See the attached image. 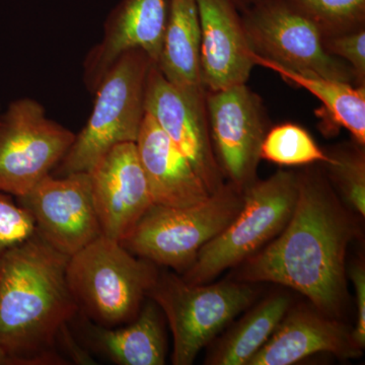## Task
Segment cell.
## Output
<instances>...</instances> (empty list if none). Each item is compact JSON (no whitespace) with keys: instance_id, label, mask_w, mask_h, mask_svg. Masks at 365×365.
I'll use <instances>...</instances> for the list:
<instances>
[{"instance_id":"1","label":"cell","mask_w":365,"mask_h":365,"mask_svg":"<svg viewBox=\"0 0 365 365\" xmlns=\"http://www.w3.org/2000/svg\"><path fill=\"white\" fill-rule=\"evenodd\" d=\"M299 175V193L287 227L242 262L239 281L271 282L297 290L327 316L347 297L346 253L356 234L352 215L318 168Z\"/></svg>"},{"instance_id":"2","label":"cell","mask_w":365,"mask_h":365,"mask_svg":"<svg viewBox=\"0 0 365 365\" xmlns=\"http://www.w3.org/2000/svg\"><path fill=\"white\" fill-rule=\"evenodd\" d=\"M69 256L37 230L0 260V346L14 365H66L60 329L78 316L66 270Z\"/></svg>"},{"instance_id":"3","label":"cell","mask_w":365,"mask_h":365,"mask_svg":"<svg viewBox=\"0 0 365 365\" xmlns=\"http://www.w3.org/2000/svg\"><path fill=\"white\" fill-rule=\"evenodd\" d=\"M158 274L155 264L101 235L69 257L66 278L81 316L117 327L136 319Z\"/></svg>"},{"instance_id":"4","label":"cell","mask_w":365,"mask_h":365,"mask_svg":"<svg viewBox=\"0 0 365 365\" xmlns=\"http://www.w3.org/2000/svg\"><path fill=\"white\" fill-rule=\"evenodd\" d=\"M244 203V190L227 182L202 202L172 207L153 203L120 244L132 254L186 272L199 251L234 220Z\"/></svg>"},{"instance_id":"5","label":"cell","mask_w":365,"mask_h":365,"mask_svg":"<svg viewBox=\"0 0 365 365\" xmlns=\"http://www.w3.org/2000/svg\"><path fill=\"white\" fill-rule=\"evenodd\" d=\"M155 63L140 49L126 51L105 74L96 91L95 106L83 130L58 163L60 177L90 172L118 144L136 143L145 116L148 72Z\"/></svg>"},{"instance_id":"6","label":"cell","mask_w":365,"mask_h":365,"mask_svg":"<svg viewBox=\"0 0 365 365\" xmlns=\"http://www.w3.org/2000/svg\"><path fill=\"white\" fill-rule=\"evenodd\" d=\"M299 193V175L279 170L244 189V203L234 220L197 255L182 274L189 284L210 283L223 271L241 265L287 227Z\"/></svg>"},{"instance_id":"7","label":"cell","mask_w":365,"mask_h":365,"mask_svg":"<svg viewBox=\"0 0 365 365\" xmlns=\"http://www.w3.org/2000/svg\"><path fill=\"white\" fill-rule=\"evenodd\" d=\"M242 281L189 284L178 273L163 271L148 292L165 314L174 339L172 362L191 365L199 352L257 297Z\"/></svg>"},{"instance_id":"8","label":"cell","mask_w":365,"mask_h":365,"mask_svg":"<svg viewBox=\"0 0 365 365\" xmlns=\"http://www.w3.org/2000/svg\"><path fill=\"white\" fill-rule=\"evenodd\" d=\"M241 14L255 54L297 73L355 85L350 66L326 52L318 29L287 0H261Z\"/></svg>"},{"instance_id":"9","label":"cell","mask_w":365,"mask_h":365,"mask_svg":"<svg viewBox=\"0 0 365 365\" xmlns=\"http://www.w3.org/2000/svg\"><path fill=\"white\" fill-rule=\"evenodd\" d=\"M76 134L46 115L33 98L14 101L0 114V191L25 195L66 157Z\"/></svg>"},{"instance_id":"10","label":"cell","mask_w":365,"mask_h":365,"mask_svg":"<svg viewBox=\"0 0 365 365\" xmlns=\"http://www.w3.org/2000/svg\"><path fill=\"white\" fill-rule=\"evenodd\" d=\"M205 101L211 143L223 177L246 189L257 180L269 130L263 100L244 83L206 91Z\"/></svg>"},{"instance_id":"11","label":"cell","mask_w":365,"mask_h":365,"mask_svg":"<svg viewBox=\"0 0 365 365\" xmlns=\"http://www.w3.org/2000/svg\"><path fill=\"white\" fill-rule=\"evenodd\" d=\"M16 203L32 215L38 234L67 256L102 235L88 172L48 175Z\"/></svg>"},{"instance_id":"12","label":"cell","mask_w":365,"mask_h":365,"mask_svg":"<svg viewBox=\"0 0 365 365\" xmlns=\"http://www.w3.org/2000/svg\"><path fill=\"white\" fill-rule=\"evenodd\" d=\"M206 95L182 93L151 66L145 88V111L157 121L212 194L225 184L209 133Z\"/></svg>"},{"instance_id":"13","label":"cell","mask_w":365,"mask_h":365,"mask_svg":"<svg viewBox=\"0 0 365 365\" xmlns=\"http://www.w3.org/2000/svg\"><path fill=\"white\" fill-rule=\"evenodd\" d=\"M88 173L102 235L120 242L153 204L135 143L114 146Z\"/></svg>"},{"instance_id":"14","label":"cell","mask_w":365,"mask_h":365,"mask_svg":"<svg viewBox=\"0 0 365 365\" xmlns=\"http://www.w3.org/2000/svg\"><path fill=\"white\" fill-rule=\"evenodd\" d=\"M170 0H121L106 20L104 36L86 55L83 81L95 95L105 74L123 53L140 49L158 64Z\"/></svg>"},{"instance_id":"15","label":"cell","mask_w":365,"mask_h":365,"mask_svg":"<svg viewBox=\"0 0 365 365\" xmlns=\"http://www.w3.org/2000/svg\"><path fill=\"white\" fill-rule=\"evenodd\" d=\"M201 81L206 91L248 83L255 63L242 14L232 0H196Z\"/></svg>"},{"instance_id":"16","label":"cell","mask_w":365,"mask_h":365,"mask_svg":"<svg viewBox=\"0 0 365 365\" xmlns=\"http://www.w3.org/2000/svg\"><path fill=\"white\" fill-rule=\"evenodd\" d=\"M317 353L356 359L362 349L344 324L317 309L300 307L287 312L248 365H290Z\"/></svg>"},{"instance_id":"17","label":"cell","mask_w":365,"mask_h":365,"mask_svg":"<svg viewBox=\"0 0 365 365\" xmlns=\"http://www.w3.org/2000/svg\"><path fill=\"white\" fill-rule=\"evenodd\" d=\"M135 144L153 203L186 207L210 195L191 163L148 113Z\"/></svg>"},{"instance_id":"18","label":"cell","mask_w":365,"mask_h":365,"mask_svg":"<svg viewBox=\"0 0 365 365\" xmlns=\"http://www.w3.org/2000/svg\"><path fill=\"white\" fill-rule=\"evenodd\" d=\"M81 316L85 343L93 351L119 365H163L167 339L158 306L151 300L123 328L104 327Z\"/></svg>"},{"instance_id":"19","label":"cell","mask_w":365,"mask_h":365,"mask_svg":"<svg viewBox=\"0 0 365 365\" xmlns=\"http://www.w3.org/2000/svg\"><path fill=\"white\" fill-rule=\"evenodd\" d=\"M200 20L196 0H170L158 67L182 93L205 96L200 71Z\"/></svg>"},{"instance_id":"20","label":"cell","mask_w":365,"mask_h":365,"mask_svg":"<svg viewBox=\"0 0 365 365\" xmlns=\"http://www.w3.org/2000/svg\"><path fill=\"white\" fill-rule=\"evenodd\" d=\"M252 58L255 66L270 69L287 83L311 93L323 104L322 111L328 117L330 125L346 129L351 134L354 143L365 145V86L297 73L262 58L254 52Z\"/></svg>"},{"instance_id":"21","label":"cell","mask_w":365,"mask_h":365,"mask_svg":"<svg viewBox=\"0 0 365 365\" xmlns=\"http://www.w3.org/2000/svg\"><path fill=\"white\" fill-rule=\"evenodd\" d=\"M290 304V297L282 294L264 299L218 341L205 364L248 365L284 318Z\"/></svg>"},{"instance_id":"22","label":"cell","mask_w":365,"mask_h":365,"mask_svg":"<svg viewBox=\"0 0 365 365\" xmlns=\"http://www.w3.org/2000/svg\"><path fill=\"white\" fill-rule=\"evenodd\" d=\"M261 160L285 167L330 162L313 137L299 125L283 123L269 129L261 146Z\"/></svg>"},{"instance_id":"23","label":"cell","mask_w":365,"mask_h":365,"mask_svg":"<svg viewBox=\"0 0 365 365\" xmlns=\"http://www.w3.org/2000/svg\"><path fill=\"white\" fill-rule=\"evenodd\" d=\"M311 21L322 38L365 28V0H287Z\"/></svg>"},{"instance_id":"24","label":"cell","mask_w":365,"mask_h":365,"mask_svg":"<svg viewBox=\"0 0 365 365\" xmlns=\"http://www.w3.org/2000/svg\"><path fill=\"white\" fill-rule=\"evenodd\" d=\"M330 162L324 163L326 175L339 190L343 200L351 210L365 215L364 146L346 143L328 153Z\"/></svg>"},{"instance_id":"25","label":"cell","mask_w":365,"mask_h":365,"mask_svg":"<svg viewBox=\"0 0 365 365\" xmlns=\"http://www.w3.org/2000/svg\"><path fill=\"white\" fill-rule=\"evenodd\" d=\"M35 230L32 215L14 202L9 194L0 191V260L9 250L28 240Z\"/></svg>"},{"instance_id":"26","label":"cell","mask_w":365,"mask_h":365,"mask_svg":"<svg viewBox=\"0 0 365 365\" xmlns=\"http://www.w3.org/2000/svg\"><path fill=\"white\" fill-rule=\"evenodd\" d=\"M328 54L345 61L354 74L355 85L365 86V28L354 32L322 38Z\"/></svg>"},{"instance_id":"27","label":"cell","mask_w":365,"mask_h":365,"mask_svg":"<svg viewBox=\"0 0 365 365\" xmlns=\"http://www.w3.org/2000/svg\"><path fill=\"white\" fill-rule=\"evenodd\" d=\"M349 277L356 295V326L352 330V337L360 349L365 347V269L364 264H355L349 269Z\"/></svg>"},{"instance_id":"28","label":"cell","mask_w":365,"mask_h":365,"mask_svg":"<svg viewBox=\"0 0 365 365\" xmlns=\"http://www.w3.org/2000/svg\"><path fill=\"white\" fill-rule=\"evenodd\" d=\"M57 349L63 350L67 354V360L76 364H96L90 353L83 349V346L79 345L73 334L69 330L68 324L60 329L56 339ZM71 364V362H69Z\"/></svg>"},{"instance_id":"29","label":"cell","mask_w":365,"mask_h":365,"mask_svg":"<svg viewBox=\"0 0 365 365\" xmlns=\"http://www.w3.org/2000/svg\"><path fill=\"white\" fill-rule=\"evenodd\" d=\"M232 4H235V7L239 9L240 13L246 11L247 9L254 6V4H258L261 0H232Z\"/></svg>"},{"instance_id":"30","label":"cell","mask_w":365,"mask_h":365,"mask_svg":"<svg viewBox=\"0 0 365 365\" xmlns=\"http://www.w3.org/2000/svg\"><path fill=\"white\" fill-rule=\"evenodd\" d=\"M0 365H14V360L4 351L1 346H0Z\"/></svg>"}]
</instances>
